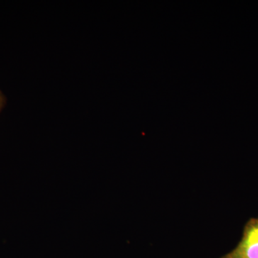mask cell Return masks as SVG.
Returning <instances> with one entry per match:
<instances>
[{
    "mask_svg": "<svg viewBox=\"0 0 258 258\" xmlns=\"http://www.w3.org/2000/svg\"><path fill=\"white\" fill-rule=\"evenodd\" d=\"M221 258H258V217L247 221L237 247Z\"/></svg>",
    "mask_w": 258,
    "mask_h": 258,
    "instance_id": "1",
    "label": "cell"
},
{
    "mask_svg": "<svg viewBox=\"0 0 258 258\" xmlns=\"http://www.w3.org/2000/svg\"><path fill=\"white\" fill-rule=\"evenodd\" d=\"M5 104V97L3 96V93L0 92V111H1L2 108H3Z\"/></svg>",
    "mask_w": 258,
    "mask_h": 258,
    "instance_id": "2",
    "label": "cell"
}]
</instances>
